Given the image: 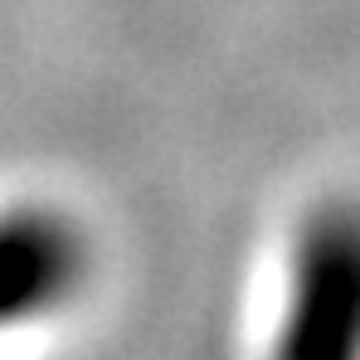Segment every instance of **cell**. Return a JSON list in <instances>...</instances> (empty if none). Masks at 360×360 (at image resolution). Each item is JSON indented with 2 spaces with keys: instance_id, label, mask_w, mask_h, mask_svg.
Wrapping results in <instances>:
<instances>
[{
  "instance_id": "obj_1",
  "label": "cell",
  "mask_w": 360,
  "mask_h": 360,
  "mask_svg": "<svg viewBox=\"0 0 360 360\" xmlns=\"http://www.w3.org/2000/svg\"><path fill=\"white\" fill-rule=\"evenodd\" d=\"M278 360H360V210H326L297 248Z\"/></svg>"
},
{
  "instance_id": "obj_2",
  "label": "cell",
  "mask_w": 360,
  "mask_h": 360,
  "mask_svg": "<svg viewBox=\"0 0 360 360\" xmlns=\"http://www.w3.org/2000/svg\"><path fill=\"white\" fill-rule=\"evenodd\" d=\"M83 258L78 239L59 219L30 210L20 219H0V321H25L73 288Z\"/></svg>"
}]
</instances>
